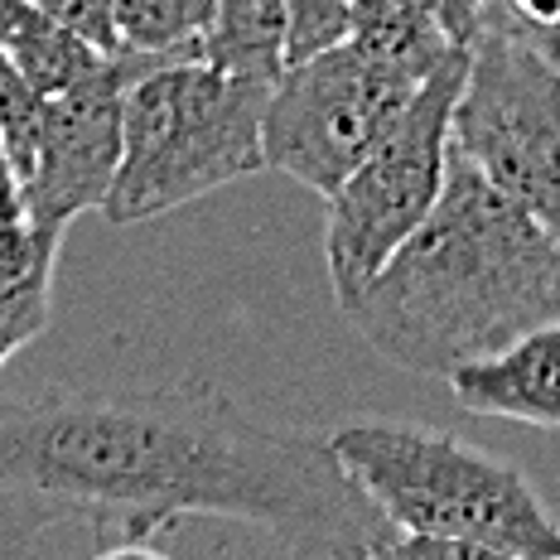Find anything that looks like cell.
<instances>
[{"instance_id": "10", "label": "cell", "mask_w": 560, "mask_h": 560, "mask_svg": "<svg viewBox=\"0 0 560 560\" xmlns=\"http://www.w3.org/2000/svg\"><path fill=\"white\" fill-rule=\"evenodd\" d=\"M0 49L15 58V68L44 97L88 83L112 58L34 0H0Z\"/></svg>"}, {"instance_id": "12", "label": "cell", "mask_w": 560, "mask_h": 560, "mask_svg": "<svg viewBox=\"0 0 560 560\" xmlns=\"http://www.w3.org/2000/svg\"><path fill=\"white\" fill-rule=\"evenodd\" d=\"M203 58L228 73L276 83L285 68V0H218Z\"/></svg>"}, {"instance_id": "18", "label": "cell", "mask_w": 560, "mask_h": 560, "mask_svg": "<svg viewBox=\"0 0 560 560\" xmlns=\"http://www.w3.org/2000/svg\"><path fill=\"white\" fill-rule=\"evenodd\" d=\"M20 223H34L30 198H25V179L15 174L10 160H0V228H20Z\"/></svg>"}, {"instance_id": "6", "label": "cell", "mask_w": 560, "mask_h": 560, "mask_svg": "<svg viewBox=\"0 0 560 560\" xmlns=\"http://www.w3.org/2000/svg\"><path fill=\"white\" fill-rule=\"evenodd\" d=\"M454 145L560 237V54L503 20H483Z\"/></svg>"}, {"instance_id": "3", "label": "cell", "mask_w": 560, "mask_h": 560, "mask_svg": "<svg viewBox=\"0 0 560 560\" xmlns=\"http://www.w3.org/2000/svg\"><path fill=\"white\" fill-rule=\"evenodd\" d=\"M329 445L396 536H445L469 556L560 560V517L532 478L450 430L363 420Z\"/></svg>"}, {"instance_id": "11", "label": "cell", "mask_w": 560, "mask_h": 560, "mask_svg": "<svg viewBox=\"0 0 560 560\" xmlns=\"http://www.w3.org/2000/svg\"><path fill=\"white\" fill-rule=\"evenodd\" d=\"M348 44H358L368 58L406 73L411 83H425L459 49L420 0H353V10H348Z\"/></svg>"}, {"instance_id": "19", "label": "cell", "mask_w": 560, "mask_h": 560, "mask_svg": "<svg viewBox=\"0 0 560 560\" xmlns=\"http://www.w3.org/2000/svg\"><path fill=\"white\" fill-rule=\"evenodd\" d=\"M15 353H20V348H10L5 338H0V368H5V363H10V358H15Z\"/></svg>"}, {"instance_id": "15", "label": "cell", "mask_w": 560, "mask_h": 560, "mask_svg": "<svg viewBox=\"0 0 560 560\" xmlns=\"http://www.w3.org/2000/svg\"><path fill=\"white\" fill-rule=\"evenodd\" d=\"M348 10H353V0H285V63L343 44Z\"/></svg>"}, {"instance_id": "9", "label": "cell", "mask_w": 560, "mask_h": 560, "mask_svg": "<svg viewBox=\"0 0 560 560\" xmlns=\"http://www.w3.org/2000/svg\"><path fill=\"white\" fill-rule=\"evenodd\" d=\"M445 382L469 416L560 430V319L536 324L498 353L454 368Z\"/></svg>"}, {"instance_id": "4", "label": "cell", "mask_w": 560, "mask_h": 560, "mask_svg": "<svg viewBox=\"0 0 560 560\" xmlns=\"http://www.w3.org/2000/svg\"><path fill=\"white\" fill-rule=\"evenodd\" d=\"M266 78L228 73L208 58L145 68L126 88L121 170L102 213L136 228L266 170Z\"/></svg>"}, {"instance_id": "20", "label": "cell", "mask_w": 560, "mask_h": 560, "mask_svg": "<svg viewBox=\"0 0 560 560\" xmlns=\"http://www.w3.org/2000/svg\"><path fill=\"white\" fill-rule=\"evenodd\" d=\"M0 160H5V140H0Z\"/></svg>"}, {"instance_id": "7", "label": "cell", "mask_w": 560, "mask_h": 560, "mask_svg": "<svg viewBox=\"0 0 560 560\" xmlns=\"http://www.w3.org/2000/svg\"><path fill=\"white\" fill-rule=\"evenodd\" d=\"M416 92L420 83L348 39L285 63L266 97V170L290 174L319 198L338 194V184L396 131Z\"/></svg>"}, {"instance_id": "17", "label": "cell", "mask_w": 560, "mask_h": 560, "mask_svg": "<svg viewBox=\"0 0 560 560\" xmlns=\"http://www.w3.org/2000/svg\"><path fill=\"white\" fill-rule=\"evenodd\" d=\"M420 5L440 20V30H445L459 49H474L478 34H483L488 0H420Z\"/></svg>"}, {"instance_id": "2", "label": "cell", "mask_w": 560, "mask_h": 560, "mask_svg": "<svg viewBox=\"0 0 560 560\" xmlns=\"http://www.w3.org/2000/svg\"><path fill=\"white\" fill-rule=\"evenodd\" d=\"M343 319L387 363L450 377L560 319V237L454 145L440 203Z\"/></svg>"}, {"instance_id": "5", "label": "cell", "mask_w": 560, "mask_h": 560, "mask_svg": "<svg viewBox=\"0 0 560 560\" xmlns=\"http://www.w3.org/2000/svg\"><path fill=\"white\" fill-rule=\"evenodd\" d=\"M474 49H454L435 73L420 83L416 102L396 121V131L329 194V228H324V261L338 310L363 295V285L392 252L430 218L450 179L454 155V107L469 83Z\"/></svg>"}, {"instance_id": "14", "label": "cell", "mask_w": 560, "mask_h": 560, "mask_svg": "<svg viewBox=\"0 0 560 560\" xmlns=\"http://www.w3.org/2000/svg\"><path fill=\"white\" fill-rule=\"evenodd\" d=\"M44 112H49V97L0 49V140H5V160L15 165L20 179L34 170V155H39Z\"/></svg>"}, {"instance_id": "8", "label": "cell", "mask_w": 560, "mask_h": 560, "mask_svg": "<svg viewBox=\"0 0 560 560\" xmlns=\"http://www.w3.org/2000/svg\"><path fill=\"white\" fill-rule=\"evenodd\" d=\"M155 63H165V58L112 54L102 73H92L88 83L49 97L39 155H34V170L25 174L30 218L39 228L68 232L73 218L107 203L112 179L121 170L126 88Z\"/></svg>"}, {"instance_id": "16", "label": "cell", "mask_w": 560, "mask_h": 560, "mask_svg": "<svg viewBox=\"0 0 560 560\" xmlns=\"http://www.w3.org/2000/svg\"><path fill=\"white\" fill-rule=\"evenodd\" d=\"M44 5L49 15H58L63 25H73L83 39H92L102 54H126L121 49V34H116V15H112V0H34Z\"/></svg>"}, {"instance_id": "13", "label": "cell", "mask_w": 560, "mask_h": 560, "mask_svg": "<svg viewBox=\"0 0 560 560\" xmlns=\"http://www.w3.org/2000/svg\"><path fill=\"white\" fill-rule=\"evenodd\" d=\"M112 15L126 54L174 63V58H203L218 0H112Z\"/></svg>"}, {"instance_id": "1", "label": "cell", "mask_w": 560, "mask_h": 560, "mask_svg": "<svg viewBox=\"0 0 560 560\" xmlns=\"http://www.w3.org/2000/svg\"><path fill=\"white\" fill-rule=\"evenodd\" d=\"M83 522L102 556H160L218 517L295 556H392L396 527L329 440L242 411L208 377L155 392L34 387L0 396V527Z\"/></svg>"}]
</instances>
